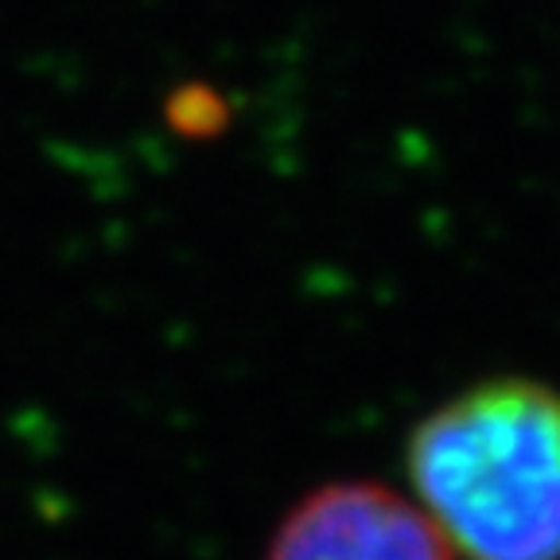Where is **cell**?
<instances>
[{
  "instance_id": "obj_1",
  "label": "cell",
  "mask_w": 560,
  "mask_h": 560,
  "mask_svg": "<svg viewBox=\"0 0 560 560\" xmlns=\"http://www.w3.org/2000/svg\"><path fill=\"white\" fill-rule=\"evenodd\" d=\"M412 502L459 560H560V389L487 377L417 420Z\"/></svg>"
},
{
  "instance_id": "obj_2",
  "label": "cell",
  "mask_w": 560,
  "mask_h": 560,
  "mask_svg": "<svg viewBox=\"0 0 560 560\" xmlns=\"http://www.w3.org/2000/svg\"><path fill=\"white\" fill-rule=\"evenodd\" d=\"M261 560H459L401 490L339 479L307 490L280 517Z\"/></svg>"
}]
</instances>
